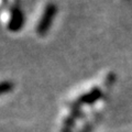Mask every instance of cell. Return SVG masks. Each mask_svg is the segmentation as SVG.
<instances>
[{
	"label": "cell",
	"instance_id": "cell-1",
	"mask_svg": "<svg viewBox=\"0 0 132 132\" xmlns=\"http://www.w3.org/2000/svg\"><path fill=\"white\" fill-rule=\"evenodd\" d=\"M57 13V7L54 3H47L45 6L44 10L42 12V15L38 22V26H36V32L38 34L43 36L47 33V31L51 28L53 21H54V18Z\"/></svg>",
	"mask_w": 132,
	"mask_h": 132
},
{
	"label": "cell",
	"instance_id": "cell-3",
	"mask_svg": "<svg viewBox=\"0 0 132 132\" xmlns=\"http://www.w3.org/2000/svg\"><path fill=\"white\" fill-rule=\"evenodd\" d=\"M101 96V92L99 88H94L93 90H90L89 93L82 95L81 97H79L78 99V102L79 104H93L96 100H98Z\"/></svg>",
	"mask_w": 132,
	"mask_h": 132
},
{
	"label": "cell",
	"instance_id": "cell-4",
	"mask_svg": "<svg viewBox=\"0 0 132 132\" xmlns=\"http://www.w3.org/2000/svg\"><path fill=\"white\" fill-rule=\"evenodd\" d=\"M13 89V82L10 80H2L0 81V95L10 93Z\"/></svg>",
	"mask_w": 132,
	"mask_h": 132
},
{
	"label": "cell",
	"instance_id": "cell-2",
	"mask_svg": "<svg viewBox=\"0 0 132 132\" xmlns=\"http://www.w3.org/2000/svg\"><path fill=\"white\" fill-rule=\"evenodd\" d=\"M24 24L23 11L18 6H12L10 8V19L8 22V30L11 32H18L22 29Z\"/></svg>",
	"mask_w": 132,
	"mask_h": 132
}]
</instances>
